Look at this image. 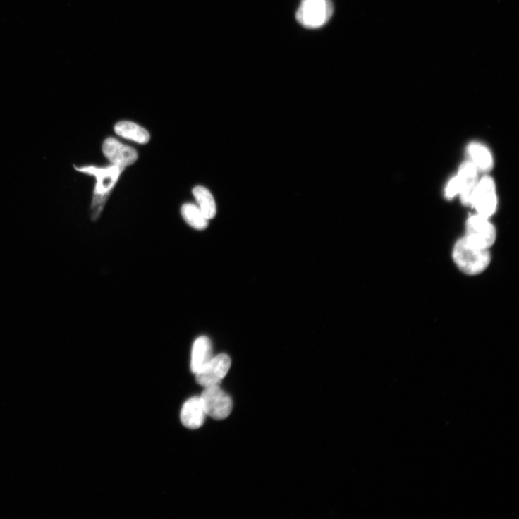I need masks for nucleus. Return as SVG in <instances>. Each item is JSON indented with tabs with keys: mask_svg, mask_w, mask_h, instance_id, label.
<instances>
[{
	"mask_svg": "<svg viewBox=\"0 0 519 519\" xmlns=\"http://www.w3.org/2000/svg\"><path fill=\"white\" fill-rule=\"evenodd\" d=\"M460 186L458 176L451 179L445 189V196L448 199H451L458 194H460Z\"/></svg>",
	"mask_w": 519,
	"mask_h": 519,
	"instance_id": "16",
	"label": "nucleus"
},
{
	"mask_svg": "<svg viewBox=\"0 0 519 519\" xmlns=\"http://www.w3.org/2000/svg\"><path fill=\"white\" fill-rule=\"evenodd\" d=\"M334 12L331 0H301L296 19L303 27L315 29L326 25Z\"/></svg>",
	"mask_w": 519,
	"mask_h": 519,
	"instance_id": "3",
	"label": "nucleus"
},
{
	"mask_svg": "<svg viewBox=\"0 0 519 519\" xmlns=\"http://www.w3.org/2000/svg\"><path fill=\"white\" fill-rule=\"evenodd\" d=\"M231 360L228 355L221 353L212 358L195 375L197 383L203 387L219 385L228 373Z\"/></svg>",
	"mask_w": 519,
	"mask_h": 519,
	"instance_id": "7",
	"label": "nucleus"
},
{
	"mask_svg": "<svg viewBox=\"0 0 519 519\" xmlns=\"http://www.w3.org/2000/svg\"><path fill=\"white\" fill-rule=\"evenodd\" d=\"M460 186V194L465 205H471L473 193L477 185V169L471 161H465L457 176Z\"/></svg>",
	"mask_w": 519,
	"mask_h": 519,
	"instance_id": "10",
	"label": "nucleus"
},
{
	"mask_svg": "<svg viewBox=\"0 0 519 519\" xmlns=\"http://www.w3.org/2000/svg\"><path fill=\"white\" fill-rule=\"evenodd\" d=\"M74 167L77 171L95 178L96 182L90 206V218L92 221H95L100 217L112 190L125 169L113 164L104 168L94 166Z\"/></svg>",
	"mask_w": 519,
	"mask_h": 519,
	"instance_id": "1",
	"label": "nucleus"
},
{
	"mask_svg": "<svg viewBox=\"0 0 519 519\" xmlns=\"http://www.w3.org/2000/svg\"><path fill=\"white\" fill-rule=\"evenodd\" d=\"M193 194L204 216L208 220L214 218L216 207L211 192L205 187L197 186L193 189Z\"/></svg>",
	"mask_w": 519,
	"mask_h": 519,
	"instance_id": "14",
	"label": "nucleus"
},
{
	"mask_svg": "<svg viewBox=\"0 0 519 519\" xmlns=\"http://www.w3.org/2000/svg\"><path fill=\"white\" fill-rule=\"evenodd\" d=\"M212 344L207 336H201L193 343L191 352L190 370L197 373L212 358Z\"/></svg>",
	"mask_w": 519,
	"mask_h": 519,
	"instance_id": "11",
	"label": "nucleus"
},
{
	"mask_svg": "<svg viewBox=\"0 0 519 519\" xmlns=\"http://www.w3.org/2000/svg\"><path fill=\"white\" fill-rule=\"evenodd\" d=\"M465 237L476 245L490 250L495 243L496 231L489 218L477 214L468 219Z\"/></svg>",
	"mask_w": 519,
	"mask_h": 519,
	"instance_id": "5",
	"label": "nucleus"
},
{
	"mask_svg": "<svg viewBox=\"0 0 519 519\" xmlns=\"http://www.w3.org/2000/svg\"><path fill=\"white\" fill-rule=\"evenodd\" d=\"M103 152L113 165L124 169L135 164L138 159V153L135 148L125 145L113 138L105 140Z\"/></svg>",
	"mask_w": 519,
	"mask_h": 519,
	"instance_id": "8",
	"label": "nucleus"
},
{
	"mask_svg": "<svg viewBox=\"0 0 519 519\" xmlns=\"http://www.w3.org/2000/svg\"><path fill=\"white\" fill-rule=\"evenodd\" d=\"M207 413L200 397H193L183 405L181 420L187 429L195 430L202 427L204 423Z\"/></svg>",
	"mask_w": 519,
	"mask_h": 519,
	"instance_id": "9",
	"label": "nucleus"
},
{
	"mask_svg": "<svg viewBox=\"0 0 519 519\" xmlns=\"http://www.w3.org/2000/svg\"><path fill=\"white\" fill-rule=\"evenodd\" d=\"M181 214L187 224L197 231L206 230L209 220L204 216L200 208L193 204H185L181 207Z\"/></svg>",
	"mask_w": 519,
	"mask_h": 519,
	"instance_id": "15",
	"label": "nucleus"
},
{
	"mask_svg": "<svg viewBox=\"0 0 519 519\" xmlns=\"http://www.w3.org/2000/svg\"><path fill=\"white\" fill-rule=\"evenodd\" d=\"M471 205L477 210V214L486 218L495 213L497 198L495 183L491 178L485 176L478 181Z\"/></svg>",
	"mask_w": 519,
	"mask_h": 519,
	"instance_id": "6",
	"label": "nucleus"
},
{
	"mask_svg": "<svg viewBox=\"0 0 519 519\" xmlns=\"http://www.w3.org/2000/svg\"><path fill=\"white\" fill-rule=\"evenodd\" d=\"M468 153L477 171L485 172L493 168L494 160L491 153L484 145L473 142L468 146Z\"/></svg>",
	"mask_w": 519,
	"mask_h": 519,
	"instance_id": "13",
	"label": "nucleus"
},
{
	"mask_svg": "<svg viewBox=\"0 0 519 519\" xmlns=\"http://www.w3.org/2000/svg\"><path fill=\"white\" fill-rule=\"evenodd\" d=\"M114 130L118 136L139 144L145 145L150 140L147 130L132 121H120L115 125Z\"/></svg>",
	"mask_w": 519,
	"mask_h": 519,
	"instance_id": "12",
	"label": "nucleus"
},
{
	"mask_svg": "<svg viewBox=\"0 0 519 519\" xmlns=\"http://www.w3.org/2000/svg\"><path fill=\"white\" fill-rule=\"evenodd\" d=\"M200 398L207 415L212 418L220 420L231 415L233 401L219 385L205 387Z\"/></svg>",
	"mask_w": 519,
	"mask_h": 519,
	"instance_id": "4",
	"label": "nucleus"
},
{
	"mask_svg": "<svg viewBox=\"0 0 519 519\" xmlns=\"http://www.w3.org/2000/svg\"><path fill=\"white\" fill-rule=\"evenodd\" d=\"M452 257L458 269L469 276L480 274L489 267L491 261L489 249L477 246L465 237L454 245Z\"/></svg>",
	"mask_w": 519,
	"mask_h": 519,
	"instance_id": "2",
	"label": "nucleus"
}]
</instances>
